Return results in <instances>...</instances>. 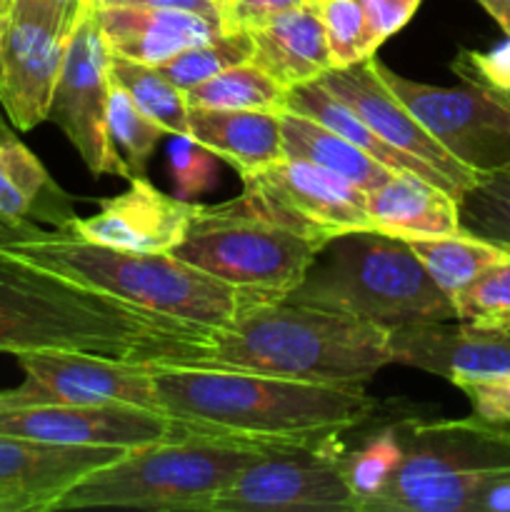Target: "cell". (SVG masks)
Masks as SVG:
<instances>
[{
	"instance_id": "cell-1",
	"label": "cell",
	"mask_w": 510,
	"mask_h": 512,
	"mask_svg": "<svg viewBox=\"0 0 510 512\" xmlns=\"http://www.w3.org/2000/svg\"><path fill=\"white\" fill-rule=\"evenodd\" d=\"M158 405L193 438L268 448H310L340 440L375 418L363 388L305 383L243 370L150 368Z\"/></svg>"
},
{
	"instance_id": "cell-2",
	"label": "cell",
	"mask_w": 510,
	"mask_h": 512,
	"mask_svg": "<svg viewBox=\"0 0 510 512\" xmlns=\"http://www.w3.org/2000/svg\"><path fill=\"white\" fill-rule=\"evenodd\" d=\"M205 333L0 250V353L58 350L165 368Z\"/></svg>"
},
{
	"instance_id": "cell-3",
	"label": "cell",
	"mask_w": 510,
	"mask_h": 512,
	"mask_svg": "<svg viewBox=\"0 0 510 512\" xmlns=\"http://www.w3.org/2000/svg\"><path fill=\"white\" fill-rule=\"evenodd\" d=\"M395 363L390 330L353 315L288 303H243L168 368L243 370L305 383L363 388Z\"/></svg>"
},
{
	"instance_id": "cell-4",
	"label": "cell",
	"mask_w": 510,
	"mask_h": 512,
	"mask_svg": "<svg viewBox=\"0 0 510 512\" xmlns=\"http://www.w3.org/2000/svg\"><path fill=\"white\" fill-rule=\"evenodd\" d=\"M0 250L35 268L193 328H225L243 308L235 290L173 253L105 248L65 230L18 240Z\"/></svg>"
},
{
	"instance_id": "cell-5",
	"label": "cell",
	"mask_w": 510,
	"mask_h": 512,
	"mask_svg": "<svg viewBox=\"0 0 510 512\" xmlns=\"http://www.w3.org/2000/svg\"><path fill=\"white\" fill-rule=\"evenodd\" d=\"M285 300L388 330L455 320L450 295L430 278L408 243L375 230L345 233L325 243L303 283Z\"/></svg>"
},
{
	"instance_id": "cell-6",
	"label": "cell",
	"mask_w": 510,
	"mask_h": 512,
	"mask_svg": "<svg viewBox=\"0 0 510 512\" xmlns=\"http://www.w3.org/2000/svg\"><path fill=\"white\" fill-rule=\"evenodd\" d=\"M280 448L218 438H183L140 445L85 475L53 512L133 508L210 512L215 498L260 458Z\"/></svg>"
},
{
	"instance_id": "cell-7",
	"label": "cell",
	"mask_w": 510,
	"mask_h": 512,
	"mask_svg": "<svg viewBox=\"0 0 510 512\" xmlns=\"http://www.w3.org/2000/svg\"><path fill=\"white\" fill-rule=\"evenodd\" d=\"M320 248L240 193L218 205H195L173 255L228 285L243 303H280L303 283Z\"/></svg>"
},
{
	"instance_id": "cell-8",
	"label": "cell",
	"mask_w": 510,
	"mask_h": 512,
	"mask_svg": "<svg viewBox=\"0 0 510 512\" xmlns=\"http://www.w3.org/2000/svg\"><path fill=\"white\" fill-rule=\"evenodd\" d=\"M78 8L80 3L13 0L3 15L0 108L20 133L48 120Z\"/></svg>"
},
{
	"instance_id": "cell-9",
	"label": "cell",
	"mask_w": 510,
	"mask_h": 512,
	"mask_svg": "<svg viewBox=\"0 0 510 512\" xmlns=\"http://www.w3.org/2000/svg\"><path fill=\"white\" fill-rule=\"evenodd\" d=\"M380 80L413 118L478 178L510 165V108L478 85L460 88L418 83L373 55Z\"/></svg>"
},
{
	"instance_id": "cell-10",
	"label": "cell",
	"mask_w": 510,
	"mask_h": 512,
	"mask_svg": "<svg viewBox=\"0 0 510 512\" xmlns=\"http://www.w3.org/2000/svg\"><path fill=\"white\" fill-rule=\"evenodd\" d=\"M243 195L285 228L325 245L358 230H373L368 193L350 180L308 163L280 155L278 160L240 173Z\"/></svg>"
},
{
	"instance_id": "cell-11",
	"label": "cell",
	"mask_w": 510,
	"mask_h": 512,
	"mask_svg": "<svg viewBox=\"0 0 510 512\" xmlns=\"http://www.w3.org/2000/svg\"><path fill=\"white\" fill-rule=\"evenodd\" d=\"M110 88L113 80L108 45L100 33L95 10L80 0L48 120L63 130L90 173L128 180V168L113 150L108 135Z\"/></svg>"
},
{
	"instance_id": "cell-12",
	"label": "cell",
	"mask_w": 510,
	"mask_h": 512,
	"mask_svg": "<svg viewBox=\"0 0 510 512\" xmlns=\"http://www.w3.org/2000/svg\"><path fill=\"white\" fill-rule=\"evenodd\" d=\"M340 440L280 448L245 468L210 512H360L343 475Z\"/></svg>"
},
{
	"instance_id": "cell-13",
	"label": "cell",
	"mask_w": 510,
	"mask_h": 512,
	"mask_svg": "<svg viewBox=\"0 0 510 512\" xmlns=\"http://www.w3.org/2000/svg\"><path fill=\"white\" fill-rule=\"evenodd\" d=\"M25 380L0 393V408L28 405H138L158 410L153 370L148 365L115 363L85 353H25L18 355Z\"/></svg>"
},
{
	"instance_id": "cell-14",
	"label": "cell",
	"mask_w": 510,
	"mask_h": 512,
	"mask_svg": "<svg viewBox=\"0 0 510 512\" xmlns=\"http://www.w3.org/2000/svg\"><path fill=\"white\" fill-rule=\"evenodd\" d=\"M403 443V458L385 488L363 505V512L378 500L428 478L460 473H510V428L465 420H395Z\"/></svg>"
},
{
	"instance_id": "cell-15",
	"label": "cell",
	"mask_w": 510,
	"mask_h": 512,
	"mask_svg": "<svg viewBox=\"0 0 510 512\" xmlns=\"http://www.w3.org/2000/svg\"><path fill=\"white\" fill-rule=\"evenodd\" d=\"M0 433L43 443L120 450L193 438L183 423L165 413L120 403L0 408Z\"/></svg>"
},
{
	"instance_id": "cell-16",
	"label": "cell",
	"mask_w": 510,
	"mask_h": 512,
	"mask_svg": "<svg viewBox=\"0 0 510 512\" xmlns=\"http://www.w3.org/2000/svg\"><path fill=\"white\" fill-rule=\"evenodd\" d=\"M318 83L343 100L355 115H360L385 143L433 168L455 198H460L480 180L473 170L458 163L395 98L393 90L380 80L373 58L350 68H330L328 73L320 75Z\"/></svg>"
},
{
	"instance_id": "cell-17",
	"label": "cell",
	"mask_w": 510,
	"mask_h": 512,
	"mask_svg": "<svg viewBox=\"0 0 510 512\" xmlns=\"http://www.w3.org/2000/svg\"><path fill=\"white\" fill-rule=\"evenodd\" d=\"M123 453L0 433V512H53L75 483Z\"/></svg>"
},
{
	"instance_id": "cell-18",
	"label": "cell",
	"mask_w": 510,
	"mask_h": 512,
	"mask_svg": "<svg viewBox=\"0 0 510 512\" xmlns=\"http://www.w3.org/2000/svg\"><path fill=\"white\" fill-rule=\"evenodd\" d=\"M193 208L188 200L165 195L148 178H130L123 193L100 200L98 213L75 218L65 233L130 253H173Z\"/></svg>"
},
{
	"instance_id": "cell-19",
	"label": "cell",
	"mask_w": 510,
	"mask_h": 512,
	"mask_svg": "<svg viewBox=\"0 0 510 512\" xmlns=\"http://www.w3.org/2000/svg\"><path fill=\"white\" fill-rule=\"evenodd\" d=\"M395 363L433 373L453 385L510 373V330H478L450 323L400 325L390 330Z\"/></svg>"
},
{
	"instance_id": "cell-20",
	"label": "cell",
	"mask_w": 510,
	"mask_h": 512,
	"mask_svg": "<svg viewBox=\"0 0 510 512\" xmlns=\"http://www.w3.org/2000/svg\"><path fill=\"white\" fill-rule=\"evenodd\" d=\"M95 18L110 55L155 68L228 30L218 15L183 8H100Z\"/></svg>"
},
{
	"instance_id": "cell-21",
	"label": "cell",
	"mask_w": 510,
	"mask_h": 512,
	"mask_svg": "<svg viewBox=\"0 0 510 512\" xmlns=\"http://www.w3.org/2000/svg\"><path fill=\"white\" fill-rule=\"evenodd\" d=\"M253 63L285 88L313 83L330 70L328 40L315 3L285 10L248 28Z\"/></svg>"
},
{
	"instance_id": "cell-22",
	"label": "cell",
	"mask_w": 510,
	"mask_h": 512,
	"mask_svg": "<svg viewBox=\"0 0 510 512\" xmlns=\"http://www.w3.org/2000/svg\"><path fill=\"white\" fill-rule=\"evenodd\" d=\"M368 220L375 233L403 243L463 233L458 198L413 173H393L368 193Z\"/></svg>"
},
{
	"instance_id": "cell-23",
	"label": "cell",
	"mask_w": 510,
	"mask_h": 512,
	"mask_svg": "<svg viewBox=\"0 0 510 512\" xmlns=\"http://www.w3.org/2000/svg\"><path fill=\"white\" fill-rule=\"evenodd\" d=\"M0 215L18 223L65 230L75 215L73 198L50 178L38 155L18 138L0 113Z\"/></svg>"
},
{
	"instance_id": "cell-24",
	"label": "cell",
	"mask_w": 510,
	"mask_h": 512,
	"mask_svg": "<svg viewBox=\"0 0 510 512\" xmlns=\"http://www.w3.org/2000/svg\"><path fill=\"white\" fill-rule=\"evenodd\" d=\"M190 138L223 158L238 173L260 168L283 155L280 115L260 110L190 108Z\"/></svg>"
},
{
	"instance_id": "cell-25",
	"label": "cell",
	"mask_w": 510,
	"mask_h": 512,
	"mask_svg": "<svg viewBox=\"0 0 510 512\" xmlns=\"http://www.w3.org/2000/svg\"><path fill=\"white\" fill-rule=\"evenodd\" d=\"M288 110L305 115V118L318 120V123L325 125V128L335 130V133L343 135L345 140H350L355 148H360L363 153H368L370 158L378 160L380 165H385L390 173H413L418 175V178L430 180V183H435L438 188L448 190L445 180L440 178L433 168H428V165L420 163V160L413 158V155L400 153L398 148L385 143V140L380 138V135L375 133V130L360 118V115H355L343 100H338L333 93H328L318 80L290 88Z\"/></svg>"
},
{
	"instance_id": "cell-26",
	"label": "cell",
	"mask_w": 510,
	"mask_h": 512,
	"mask_svg": "<svg viewBox=\"0 0 510 512\" xmlns=\"http://www.w3.org/2000/svg\"><path fill=\"white\" fill-rule=\"evenodd\" d=\"M280 143H283V155L288 158H303L308 163L320 165V168L355 183L365 193L383 185L393 175L385 165L355 148L343 135L325 128L318 120L293 113V110L280 113Z\"/></svg>"
},
{
	"instance_id": "cell-27",
	"label": "cell",
	"mask_w": 510,
	"mask_h": 512,
	"mask_svg": "<svg viewBox=\"0 0 510 512\" xmlns=\"http://www.w3.org/2000/svg\"><path fill=\"white\" fill-rule=\"evenodd\" d=\"M185 100L188 108L260 110L280 115L288 110V88L253 60H245L185 90Z\"/></svg>"
},
{
	"instance_id": "cell-28",
	"label": "cell",
	"mask_w": 510,
	"mask_h": 512,
	"mask_svg": "<svg viewBox=\"0 0 510 512\" xmlns=\"http://www.w3.org/2000/svg\"><path fill=\"white\" fill-rule=\"evenodd\" d=\"M408 248L423 263L430 278L440 285V290L450 295V300L470 280L478 278L485 268H490V265L498 263V260H503L510 253V250H503L500 245H493L488 240L475 238V235L468 233L408 240Z\"/></svg>"
},
{
	"instance_id": "cell-29",
	"label": "cell",
	"mask_w": 510,
	"mask_h": 512,
	"mask_svg": "<svg viewBox=\"0 0 510 512\" xmlns=\"http://www.w3.org/2000/svg\"><path fill=\"white\" fill-rule=\"evenodd\" d=\"M110 80L133 98V103L160 125L168 135H188V100L175 83H170L155 65L110 55Z\"/></svg>"
},
{
	"instance_id": "cell-30",
	"label": "cell",
	"mask_w": 510,
	"mask_h": 512,
	"mask_svg": "<svg viewBox=\"0 0 510 512\" xmlns=\"http://www.w3.org/2000/svg\"><path fill=\"white\" fill-rule=\"evenodd\" d=\"M460 230L510 250V165L483 175L458 198Z\"/></svg>"
},
{
	"instance_id": "cell-31",
	"label": "cell",
	"mask_w": 510,
	"mask_h": 512,
	"mask_svg": "<svg viewBox=\"0 0 510 512\" xmlns=\"http://www.w3.org/2000/svg\"><path fill=\"white\" fill-rule=\"evenodd\" d=\"M108 135L130 178H145L155 145L168 133L150 120L120 85L113 83L108 100Z\"/></svg>"
},
{
	"instance_id": "cell-32",
	"label": "cell",
	"mask_w": 510,
	"mask_h": 512,
	"mask_svg": "<svg viewBox=\"0 0 510 512\" xmlns=\"http://www.w3.org/2000/svg\"><path fill=\"white\" fill-rule=\"evenodd\" d=\"M403 458V443L398 438L395 423L373 430L365 440H360L353 450L343 453V475L348 480L350 493L358 500V508L385 488L390 475Z\"/></svg>"
},
{
	"instance_id": "cell-33",
	"label": "cell",
	"mask_w": 510,
	"mask_h": 512,
	"mask_svg": "<svg viewBox=\"0 0 510 512\" xmlns=\"http://www.w3.org/2000/svg\"><path fill=\"white\" fill-rule=\"evenodd\" d=\"M250 58H253V40H250L248 30H225V33L165 60L158 65V70L185 93L193 85L218 75L220 70L233 68Z\"/></svg>"
},
{
	"instance_id": "cell-34",
	"label": "cell",
	"mask_w": 510,
	"mask_h": 512,
	"mask_svg": "<svg viewBox=\"0 0 510 512\" xmlns=\"http://www.w3.org/2000/svg\"><path fill=\"white\" fill-rule=\"evenodd\" d=\"M455 320L478 330H510V253L453 295Z\"/></svg>"
},
{
	"instance_id": "cell-35",
	"label": "cell",
	"mask_w": 510,
	"mask_h": 512,
	"mask_svg": "<svg viewBox=\"0 0 510 512\" xmlns=\"http://www.w3.org/2000/svg\"><path fill=\"white\" fill-rule=\"evenodd\" d=\"M315 5L323 18L330 68H350L378 53L360 0H325Z\"/></svg>"
},
{
	"instance_id": "cell-36",
	"label": "cell",
	"mask_w": 510,
	"mask_h": 512,
	"mask_svg": "<svg viewBox=\"0 0 510 512\" xmlns=\"http://www.w3.org/2000/svg\"><path fill=\"white\" fill-rule=\"evenodd\" d=\"M170 170H173L175 198L190 200L205 193L215 180V155L188 135H175L170 145Z\"/></svg>"
},
{
	"instance_id": "cell-37",
	"label": "cell",
	"mask_w": 510,
	"mask_h": 512,
	"mask_svg": "<svg viewBox=\"0 0 510 512\" xmlns=\"http://www.w3.org/2000/svg\"><path fill=\"white\" fill-rule=\"evenodd\" d=\"M463 83L478 85L488 93H508L510 90V38L490 50L460 48L450 63Z\"/></svg>"
},
{
	"instance_id": "cell-38",
	"label": "cell",
	"mask_w": 510,
	"mask_h": 512,
	"mask_svg": "<svg viewBox=\"0 0 510 512\" xmlns=\"http://www.w3.org/2000/svg\"><path fill=\"white\" fill-rule=\"evenodd\" d=\"M458 388L468 398L475 418L485 420V423L510 425V373L465 380Z\"/></svg>"
},
{
	"instance_id": "cell-39",
	"label": "cell",
	"mask_w": 510,
	"mask_h": 512,
	"mask_svg": "<svg viewBox=\"0 0 510 512\" xmlns=\"http://www.w3.org/2000/svg\"><path fill=\"white\" fill-rule=\"evenodd\" d=\"M375 45H383L410 23L423 0H360Z\"/></svg>"
},
{
	"instance_id": "cell-40",
	"label": "cell",
	"mask_w": 510,
	"mask_h": 512,
	"mask_svg": "<svg viewBox=\"0 0 510 512\" xmlns=\"http://www.w3.org/2000/svg\"><path fill=\"white\" fill-rule=\"evenodd\" d=\"M310 0H233L228 13L230 30H248L250 25H258L273 15L285 13V10L300 8Z\"/></svg>"
},
{
	"instance_id": "cell-41",
	"label": "cell",
	"mask_w": 510,
	"mask_h": 512,
	"mask_svg": "<svg viewBox=\"0 0 510 512\" xmlns=\"http://www.w3.org/2000/svg\"><path fill=\"white\" fill-rule=\"evenodd\" d=\"M83 3L90 5L93 10H100V8H183V10H195V13L218 15V18H223V13H220V8L213 3V0H83Z\"/></svg>"
},
{
	"instance_id": "cell-42",
	"label": "cell",
	"mask_w": 510,
	"mask_h": 512,
	"mask_svg": "<svg viewBox=\"0 0 510 512\" xmlns=\"http://www.w3.org/2000/svg\"><path fill=\"white\" fill-rule=\"evenodd\" d=\"M478 512H510V475L495 480L483 493Z\"/></svg>"
},
{
	"instance_id": "cell-43",
	"label": "cell",
	"mask_w": 510,
	"mask_h": 512,
	"mask_svg": "<svg viewBox=\"0 0 510 512\" xmlns=\"http://www.w3.org/2000/svg\"><path fill=\"white\" fill-rule=\"evenodd\" d=\"M43 233L45 230H40L35 223H18V220H10L0 215V248L18 243V240L38 238Z\"/></svg>"
},
{
	"instance_id": "cell-44",
	"label": "cell",
	"mask_w": 510,
	"mask_h": 512,
	"mask_svg": "<svg viewBox=\"0 0 510 512\" xmlns=\"http://www.w3.org/2000/svg\"><path fill=\"white\" fill-rule=\"evenodd\" d=\"M510 38V0H475Z\"/></svg>"
},
{
	"instance_id": "cell-45",
	"label": "cell",
	"mask_w": 510,
	"mask_h": 512,
	"mask_svg": "<svg viewBox=\"0 0 510 512\" xmlns=\"http://www.w3.org/2000/svg\"><path fill=\"white\" fill-rule=\"evenodd\" d=\"M213 3L218 5L220 13H223V18H225V25H228V13H230V5H233V0H213Z\"/></svg>"
},
{
	"instance_id": "cell-46",
	"label": "cell",
	"mask_w": 510,
	"mask_h": 512,
	"mask_svg": "<svg viewBox=\"0 0 510 512\" xmlns=\"http://www.w3.org/2000/svg\"><path fill=\"white\" fill-rule=\"evenodd\" d=\"M485 93H488V90H485ZM490 95H493V98H498L500 103L508 105V108H510V90H508V93H490Z\"/></svg>"
},
{
	"instance_id": "cell-47",
	"label": "cell",
	"mask_w": 510,
	"mask_h": 512,
	"mask_svg": "<svg viewBox=\"0 0 510 512\" xmlns=\"http://www.w3.org/2000/svg\"><path fill=\"white\" fill-rule=\"evenodd\" d=\"M10 3H13V0H0V13H8V8H10Z\"/></svg>"
},
{
	"instance_id": "cell-48",
	"label": "cell",
	"mask_w": 510,
	"mask_h": 512,
	"mask_svg": "<svg viewBox=\"0 0 510 512\" xmlns=\"http://www.w3.org/2000/svg\"><path fill=\"white\" fill-rule=\"evenodd\" d=\"M0 40H3V13H0Z\"/></svg>"
},
{
	"instance_id": "cell-49",
	"label": "cell",
	"mask_w": 510,
	"mask_h": 512,
	"mask_svg": "<svg viewBox=\"0 0 510 512\" xmlns=\"http://www.w3.org/2000/svg\"><path fill=\"white\" fill-rule=\"evenodd\" d=\"M55 3H80V0H55Z\"/></svg>"
},
{
	"instance_id": "cell-50",
	"label": "cell",
	"mask_w": 510,
	"mask_h": 512,
	"mask_svg": "<svg viewBox=\"0 0 510 512\" xmlns=\"http://www.w3.org/2000/svg\"><path fill=\"white\" fill-rule=\"evenodd\" d=\"M310 3H325V0H310Z\"/></svg>"
}]
</instances>
